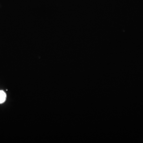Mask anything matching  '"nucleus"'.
I'll list each match as a JSON object with an SVG mask.
<instances>
[{"instance_id": "nucleus-1", "label": "nucleus", "mask_w": 143, "mask_h": 143, "mask_svg": "<svg viewBox=\"0 0 143 143\" xmlns=\"http://www.w3.org/2000/svg\"><path fill=\"white\" fill-rule=\"evenodd\" d=\"M6 99V94L3 91H0V103L4 102Z\"/></svg>"}]
</instances>
